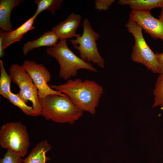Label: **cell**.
<instances>
[{
	"label": "cell",
	"mask_w": 163,
	"mask_h": 163,
	"mask_svg": "<svg viewBox=\"0 0 163 163\" xmlns=\"http://www.w3.org/2000/svg\"><path fill=\"white\" fill-rule=\"evenodd\" d=\"M115 0H96L94 2L95 9L99 11L107 10Z\"/></svg>",
	"instance_id": "21"
},
{
	"label": "cell",
	"mask_w": 163,
	"mask_h": 163,
	"mask_svg": "<svg viewBox=\"0 0 163 163\" xmlns=\"http://www.w3.org/2000/svg\"><path fill=\"white\" fill-rule=\"evenodd\" d=\"M159 19L163 22V7L161 8L160 14L159 16Z\"/></svg>",
	"instance_id": "24"
},
{
	"label": "cell",
	"mask_w": 163,
	"mask_h": 163,
	"mask_svg": "<svg viewBox=\"0 0 163 163\" xmlns=\"http://www.w3.org/2000/svg\"><path fill=\"white\" fill-rule=\"evenodd\" d=\"M46 52L58 61L60 66L59 77L64 80L75 76L78 71L81 69L98 72L91 63L76 55L68 47L66 40H60L53 47L47 48Z\"/></svg>",
	"instance_id": "3"
},
{
	"label": "cell",
	"mask_w": 163,
	"mask_h": 163,
	"mask_svg": "<svg viewBox=\"0 0 163 163\" xmlns=\"http://www.w3.org/2000/svg\"><path fill=\"white\" fill-rule=\"evenodd\" d=\"M7 99L13 104L19 108L26 114L36 117V114L32 106H30L21 99L18 93L14 94L10 92Z\"/></svg>",
	"instance_id": "18"
},
{
	"label": "cell",
	"mask_w": 163,
	"mask_h": 163,
	"mask_svg": "<svg viewBox=\"0 0 163 163\" xmlns=\"http://www.w3.org/2000/svg\"><path fill=\"white\" fill-rule=\"evenodd\" d=\"M129 18L136 22L152 38L163 41V22L154 17L150 11L132 10Z\"/></svg>",
	"instance_id": "9"
},
{
	"label": "cell",
	"mask_w": 163,
	"mask_h": 163,
	"mask_svg": "<svg viewBox=\"0 0 163 163\" xmlns=\"http://www.w3.org/2000/svg\"><path fill=\"white\" fill-rule=\"evenodd\" d=\"M22 65L37 88L39 99L52 94L66 95L52 89L48 85V83L50 81L51 75L49 71L43 65L37 63L33 61L26 60Z\"/></svg>",
	"instance_id": "8"
},
{
	"label": "cell",
	"mask_w": 163,
	"mask_h": 163,
	"mask_svg": "<svg viewBox=\"0 0 163 163\" xmlns=\"http://www.w3.org/2000/svg\"><path fill=\"white\" fill-rule=\"evenodd\" d=\"M53 89L64 94L75 105L82 111L94 115L100 99L103 94V88L96 82L80 78L69 79L62 84L49 85Z\"/></svg>",
	"instance_id": "1"
},
{
	"label": "cell",
	"mask_w": 163,
	"mask_h": 163,
	"mask_svg": "<svg viewBox=\"0 0 163 163\" xmlns=\"http://www.w3.org/2000/svg\"><path fill=\"white\" fill-rule=\"evenodd\" d=\"M62 2V0H35L37 8L34 14L37 17L42 12L46 10L54 14L56 10L60 8Z\"/></svg>",
	"instance_id": "16"
},
{
	"label": "cell",
	"mask_w": 163,
	"mask_h": 163,
	"mask_svg": "<svg viewBox=\"0 0 163 163\" xmlns=\"http://www.w3.org/2000/svg\"><path fill=\"white\" fill-rule=\"evenodd\" d=\"M52 149L47 140L39 142L24 159L23 163H46L49 160L46 153Z\"/></svg>",
	"instance_id": "14"
},
{
	"label": "cell",
	"mask_w": 163,
	"mask_h": 163,
	"mask_svg": "<svg viewBox=\"0 0 163 163\" xmlns=\"http://www.w3.org/2000/svg\"><path fill=\"white\" fill-rule=\"evenodd\" d=\"M37 17L34 14L14 30L7 32L2 41V49L4 50L11 44L21 40L24 35L29 31L35 28L33 26Z\"/></svg>",
	"instance_id": "11"
},
{
	"label": "cell",
	"mask_w": 163,
	"mask_h": 163,
	"mask_svg": "<svg viewBox=\"0 0 163 163\" xmlns=\"http://www.w3.org/2000/svg\"><path fill=\"white\" fill-rule=\"evenodd\" d=\"M30 145L26 126L20 122L2 125L0 129V145L21 156L27 154Z\"/></svg>",
	"instance_id": "6"
},
{
	"label": "cell",
	"mask_w": 163,
	"mask_h": 163,
	"mask_svg": "<svg viewBox=\"0 0 163 163\" xmlns=\"http://www.w3.org/2000/svg\"><path fill=\"white\" fill-rule=\"evenodd\" d=\"M41 115L46 120L58 123H73L83 115L66 95L52 94L39 99Z\"/></svg>",
	"instance_id": "2"
},
{
	"label": "cell",
	"mask_w": 163,
	"mask_h": 163,
	"mask_svg": "<svg viewBox=\"0 0 163 163\" xmlns=\"http://www.w3.org/2000/svg\"><path fill=\"white\" fill-rule=\"evenodd\" d=\"M154 102L152 107L160 106L163 108V74H159L153 91Z\"/></svg>",
	"instance_id": "19"
},
{
	"label": "cell",
	"mask_w": 163,
	"mask_h": 163,
	"mask_svg": "<svg viewBox=\"0 0 163 163\" xmlns=\"http://www.w3.org/2000/svg\"><path fill=\"white\" fill-rule=\"evenodd\" d=\"M59 39L56 34L52 30L47 31L37 39L28 41L23 45L22 50L26 55L32 50L43 46L53 47L58 42Z\"/></svg>",
	"instance_id": "13"
},
{
	"label": "cell",
	"mask_w": 163,
	"mask_h": 163,
	"mask_svg": "<svg viewBox=\"0 0 163 163\" xmlns=\"http://www.w3.org/2000/svg\"><path fill=\"white\" fill-rule=\"evenodd\" d=\"M12 80L20 88L18 93L26 103L31 102L36 117L41 115V106L37 88L22 65L13 64L9 70Z\"/></svg>",
	"instance_id": "7"
},
{
	"label": "cell",
	"mask_w": 163,
	"mask_h": 163,
	"mask_svg": "<svg viewBox=\"0 0 163 163\" xmlns=\"http://www.w3.org/2000/svg\"><path fill=\"white\" fill-rule=\"evenodd\" d=\"M0 94L7 99L10 92V85L12 80L10 75H8L5 70L2 60H0Z\"/></svg>",
	"instance_id": "17"
},
{
	"label": "cell",
	"mask_w": 163,
	"mask_h": 163,
	"mask_svg": "<svg viewBox=\"0 0 163 163\" xmlns=\"http://www.w3.org/2000/svg\"><path fill=\"white\" fill-rule=\"evenodd\" d=\"M125 26L134 38V44L131 54L132 61L143 65L147 69L154 73L160 74V66L155 53L146 42L141 27L136 22L130 19Z\"/></svg>",
	"instance_id": "5"
},
{
	"label": "cell",
	"mask_w": 163,
	"mask_h": 163,
	"mask_svg": "<svg viewBox=\"0 0 163 163\" xmlns=\"http://www.w3.org/2000/svg\"><path fill=\"white\" fill-rule=\"evenodd\" d=\"M24 2L23 0H0V28L6 32L13 31L10 16L13 8Z\"/></svg>",
	"instance_id": "12"
},
{
	"label": "cell",
	"mask_w": 163,
	"mask_h": 163,
	"mask_svg": "<svg viewBox=\"0 0 163 163\" xmlns=\"http://www.w3.org/2000/svg\"><path fill=\"white\" fill-rule=\"evenodd\" d=\"M82 26V34H78L76 39L69 40L73 47L78 51L82 59L87 62H92L104 69L105 61L99 54L97 46L96 41L99 40L100 35L92 28L87 18L83 21Z\"/></svg>",
	"instance_id": "4"
},
{
	"label": "cell",
	"mask_w": 163,
	"mask_h": 163,
	"mask_svg": "<svg viewBox=\"0 0 163 163\" xmlns=\"http://www.w3.org/2000/svg\"><path fill=\"white\" fill-rule=\"evenodd\" d=\"M118 4L128 5L132 10L149 11L156 8L163 7V0H119Z\"/></svg>",
	"instance_id": "15"
},
{
	"label": "cell",
	"mask_w": 163,
	"mask_h": 163,
	"mask_svg": "<svg viewBox=\"0 0 163 163\" xmlns=\"http://www.w3.org/2000/svg\"><path fill=\"white\" fill-rule=\"evenodd\" d=\"M6 32L1 30L0 32V58L3 57L6 53L2 49V41L3 38L5 36Z\"/></svg>",
	"instance_id": "23"
},
{
	"label": "cell",
	"mask_w": 163,
	"mask_h": 163,
	"mask_svg": "<svg viewBox=\"0 0 163 163\" xmlns=\"http://www.w3.org/2000/svg\"><path fill=\"white\" fill-rule=\"evenodd\" d=\"M82 18L78 14H71L65 21L60 22L52 28L60 40L76 37L77 29Z\"/></svg>",
	"instance_id": "10"
},
{
	"label": "cell",
	"mask_w": 163,
	"mask_h": 163,
	"mask_svg": "<svg viewBox=\"0 0 163 163\" xmlns=\"http://www.w3.org/2000/svg\"><path fill=\"white\" fill-rule=\"evenodd\" d=\"M155 54L160 66V74H163V53L156 52Z\"/></svg>",
	"instance_id": "22"
},
{
	"label": "cell",
	"mask_w": 163,
	"mask_h": 163,
	"mask_svg": "<svg viewBox=\"0 0 163 163\" xmlns=\"http://www.w3.org/2000/svg\"><path fill=\"white\" fill-rule=\"evenodd\" d=\"M24 159L21 157L7 150L3 156L0 159V163H23Z\"/></svg>",
	"instance_id": "20"
}]
</instances>
